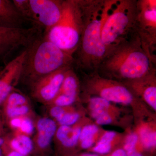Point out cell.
<instances>
[{"label": "cell", "mask_w": 156, "mask_h": 156, "mask_svg": "<svg viewBox=\"0 0 156 156\" xmlns=\"http://www.w3.org/2000/svg\"><path fill=\"white\" fill-rule=\"evenodd\" d=\"M20 128L26 134H30L34 131L32 122L28 119H21V124Z\"/></svg>", "instance_id": "cell-27"}, {"label": "cell", "mask_w": 156, "mask_h": 156, "mask_svg": "<svg viewBox=\"0 0 156 156\" xmlns=\"http://www.w3.org/2000/svg\"><path fill=\"white\" fill-rule=\"evenodd\" d=\"M76 97L65 94L58 93L56 98L53 99L56 106L64 107L69 106L75 101Z\"/></svg>", "instance_id": "cell-22"}, {"label": "cell", "mask_w": 156, "mask_h": 156, "mask_svg": "<svg viewBox=\"0 0 156 156\" xmlns=\"http://www.w3.org/2000/svg\"><path fill=\"white\" fill-rule=\"evenodd\" d=\"M108 0H90L79 47L74 54V68L83 73L97 72L107 54L101 35Z\"/></svg>", "instance_id": "cell-2"}, {"label": "cell", "mask_w": 156, "mask_h": 156, "mask_svg": "<svg viewBox=\"0 0 156 156\" xmlns=\"http://www.w3.org/2000/svg\"><path fill=\"white\" fill-rule=\"evenodd\" d=\"M27 22L16 9L13 1L0 0V27L24 28L23 25Z\"/></svg>", "instance_id": "cell-12"}, {"label": "cell", "mask_w": 156, "mask_h": 156, "mask_svg": "<svg viewBox=\"0 0 156 156\" xmlns=\"http://www.w3.org/2000/svg\"><path fill=\"white\" fill-rule=\"evenodd\" d=\"M2 68L3 67H2V66H0V71L1 70H2Z\"/></svg>", "instance_id": "cell-38"}, {"label": "cell", "mask_w": 156, "mask_h": 156, "mask_svg": "<svg viewBox=\"0 0 156 156\" xmlns=\"http://www.w3.org/2000/svg\"><path fill=\"white\" fill-rule=\"evenodd\" d=\"M111 143L99 141L93 149L95 152L101 154L108 153L111 149Z\"/></svg>", "instance_id": "cell-26"}, {"label": "cell", "mask_w": 156, "mask_h": 156, "mask_svg": "<svg viewBox=\"0 0 156 156\" xmlns=\"http://www.w3.org/2000/svg\"><path fill=\"white\" fill-rule=\"evenodd\" d=\"M81 156H98L97 155L94 154H85L82 155Z\"/></svg>", "instance_id": "cell-36"}, {"label": "cell", "mask_w": 156, "mask_h": 156, "mask_svg": "<svg viewBox=\"0 0 156 156\" xmlns=\"http://www.w3.org/2000/svg\"><path fill=\"white\" fill-rule=\"evenodd\" d=\"M110 105L109 101L99 96L92 97L89 100V107L91 112L101 110H107Z\"/></svg>", "instance_id": "cell-19"}, {"label": "cell", "mask_w": 156, "mask_h": 156, "mask_svg": "<svg viewBox=\"0 0 156 156\" xmlns=\"http://www.w3.org/2000/svg\"><path fill=\"white\" fill-rule=\"evenodd\" d=\"M29 111V108L27 105H21V106L8 107L7 108V114L9 117L11 118H18L21 116L24 115Z\"/></svg>", "instance_id": "cell-21"}, {"label": "cell", "mask_w": 156, "mask_h": 156, "mask_svg": "<svg viewBox=\"0 0 156 156\" xmlns=\"http://www.w3.org/2000/svg\"><path fill=\"white\" fill-rule=\"evenodd\" d=\"M25 50L20 79L32 86L46 76L73 64L72 55L45 38L43 34Z\"/></svg>", "instance_id": "cell-3"}, {"label": "cell", "mask_w": 156, "mask_h": 156, "mask_svg": "<svg viewBox=\"0 0 156 156\" xmlns=\"http://www.w3.org/2000/svg\"><path fill=\"white\" fill-rule=\"evenodd\" d=\"M42 34V30L36 26L22 28L0 27V62L5 65L12 53L21 47L27 48Z\"/></svg>", "instance_id": "cell-6"}, {"label": "cell", "mask_w": 156, "mask_h": 156, "mask_svg": "<svg viewBox=\"0 0 156 156\" xmlns=\"http://www.w3.org/2000/svg\"><path fill=\"white\" fill-rule=\"evenodd\" d=\"M127 156H143L141 154L137 152L135 150L127 152Z\"/></svg>", "instance_id": "cell-34"}, {"label": "cell", "mask_w": 156, "mask_h": 156, "mask_svg": "<svg viewBox=\"0 0 156 156\" xmlns=\"http://www.w3.org/2000/svg\"><path fill=\"white\" fill-rule=\"evenodd\" d=\"M90 0H63L60 19L43 33L45 38L73 56L83 33Z\"/></svg>", "instance_id": "cell-4"}, {"label": "cell", "mask_w": 156, "mask_h": 156, "mask_svg": "<svg viewBox=\"0 0 156 156\" xmlns=\"http://www.w3.org/2000/svg\"><path fill=\"white\" fill-rule=\"evenodd\" d=\"M72 66L60 69L37 82L32 86L34 95L44 101H53L59 93L66 71Z\"/></svg>", "instance_id": "cell-11"}, {"label": "cell", "mask_w": 156, "mask_h": 156, "mask_svg": "<svg viewBox=\"0 0 156 156\" xmlns=\"http://www.w3.org/2000/svg\"><path fill=\"white\" fill-rule=\"evenodd\" d=\"M26 53L25 50L22 51L0 71V105L6 100L20 79Z\"/></svg>", "instance_id": "cell-10"}, {"label": "cell", "mask_w": 156, "mask_h": 156, "mask_svg": "<svg viewBox=\"0 0 156 156\" xmlns=\"http://www.w3.org/2000/svg\"><path fill=\"white\" fill-rule=\"evenodd\" d=\"M94 137L86 138L81 141V146L84 149L91 147L94 143Z\"/></svg>", "instance_id": "cell-31"}, {"label": "cell", "mask_w": 156, "mask_h": 156, "mask_svg": "<svg viewBox=\"0 0 156 156\" xmlns=\"http://www.w3.org/2000/svg\"><path fill=\"white\" fill-rule=\"evenodd\" d=\"M65 113L64 109L61 107L56 106L53 107L50 110V114L56 120L60 118Z\"/></svg>", "instance_id": "cell-29"}, {"label": "cell", "mask_w": 156, "mask_h": 156, "mask_svg": "<svg viewBox=\"0 0 156 156\" xmlns=\"http://www.w3.org/2000/svg\"><path fill=\"white\" fill-rule=\"evenodd\" d=\"M11 145L15 151L23 156L29 154L33 148L31 140L28 136L24 135H19L15 137L11 141Z\"/></svg>", "instance_id": "cell-16"}, {"label": "cell", "mask_w": 156, "mask_h": 156, "mask_svg": "<svg viewBox=\"0 0 156 156\" xmlns=\"http://www.w3.org/2000/svg\"><path fill=\"white\" fill-rule=\"evenodd\" d=\"M37 128L38 144L42 148L47 147L56 132V123L51 119L42 118L38 122Z\"/></svg>", "instance_id": "cell-13"}, {"label": "cell", "mask_w": 156, "mask_h": 156, "mask_svg": "<svg viewBox=\"0 0 156 156\" xmlns=\"http://www.w3.org/2000/svg\"><path fill=\"white\" fill-rule=\"evenodd\" d=\"M16 9L27 22L34 24L33 14L29 0H12Z\"/></svg>", "instance_id": "cell-17"}, {"label": "cell", "mask_w": 156, "mask_h": 156, "mask_svg": "<svg viewBox=\"0 0 156 156\" xmlns=\"http://www.w3.org/2000/svg\"><path fill=\"white\" fill-rule=\"evenodd\" d=\"M21 119L18 118H14L11 121V125L15 128L20 127L21 124Z\"/></svg>", "instance_id": "cell-32"}, {"label": "cell", "mask_w": 156, "mask_h": 156, "mask_svg": "<svg viewBox=\"0 0 156 156\" xmlns=\"http://www.w3.org/2000/svg\"><path fill=\"white\" fill-rule=\"evenodd\" d=\"M116 134L114 131H107L105 133L100 140V141L104 142H108L111 143L113 140L115 138Z\"/></svg>", "instance_id": "cell-30"}, {"label": "cell", "mask_w": 156, "mask_h": 156, "mask_svg": "<svg viewBox=\"0 0 156 156\" xmlns=\"http://www.w3.org/2000/svg\"><path fill=\"white\" fill-rule=\"evenodd\" d=\"M138 136L135 134H129L127 136L124 149L127 152L135 150V146L138 140Z\"/></svg>", "instance_id": "cell-25"}, {"label": "cell", "mask_w": 156, "mask_h": 156, "mask_svg": "<svg viewBox=\"0 0 156 156\" xmlns=\"http://www.w3.org/2000/svg\"><path fill=\"white\" fill-rule=\"evenodd\" d=\"M96 123L99 125H106L110 124L112 119L111 116L108 112L105 113L95 119Z\"/></svg>", "instance_id": "cell-28"}, {"label": "cell", "mask_w": 156, "mask_h": 156, "mask_svg": "<svg viewBox=\"0 0 156 156\" xmlns=\"http://www.w3.org/2000/svg\"><path fill=\"white\" fill-rule=\"evenodd\" d=\"M82 129L72 128L68 126H61L56 131L57 139L66 147L74 146L80 139Z\"/></svg>", "instance_id": "cell-14"}, {"label": "cell", "mask_w": 156, "mask_h": 156, "mask_svg": "<svg viewBox=\"0 0 156 156\" xmlns=\"http://www.w3.org/2000/svg\"><path fill=\"white\" fill-rule=\"evenodd\" d=\"M87 81L89 91L96 93L99 97L110 102L128 105L132 103L134 97L132 92L123 84L117 81L105 79L97 72L90 73Z\"/></svg>", "instance_id": "cell-8"}, {"label": "cell", "mask_w": 156, "mask_h": 156, "mask_svg": "<svg viewBox=\"0 0 156 156\" xmlns=\"http://www.w3.org/2000/svg\"><path fill=\"white\" fill-rule=\"evenodd\" d=\"M140 136L144 144L147 147H153L156 145V132L144 128L140 131Z\"/></svg>", "instance_id": "cell-20"}, {"label": "cell", "mask_w": 156, "mask_h": 156, "mask_svg": "<svg viewBox=\"0 0 156 156\" xmlns=\"http://www.w3.org/2000/svg\"><path fill=\"white\" fill-rule=\"evenodd\" d=\"M136 0H108L101 30L107 54L136 32Z\"/></svg>", "instance_id": "cell-5"}, {"label": "cell", "mask_w": 156, "mask_h": 156, "mask_svg": "<svg viewBox=\"0 0 156 156\" xmlns=\"http://www.w3.org/2000/svg\"><path fill=\"white\" fill-rule=\"evenodd\" d=\"M155 66L156 56L136 31L107 54L97 73L101 76L131 80L156 70Z\"/></svg>", "instance_id": "cell-1"}, {"label": "cell", "mask_w": 156, "mask_h": 156, "mask_svg": "<svg viewBox=\"0 0 156 156\" xmlns=\"http://www.w3.org/2000/svg\"><path fill=\"white\" fill-rule=\"evenodd\" d=\"M112 156H127V153L123 149H118L114 152Z\"/></svg>", "instance_id": "cell-33"}, {"label": "cell", "mask_w": 156, "mask_h": 156, "mask_svg": "<svg viewBox=\"0 0 156 156\" xmlns=\"http://www.w3.org/2000/svg\"><path fill=\"white\" fill-rule=\"evenodd\" d=\"M3 142H4V140L0 138V146H1L2 144H3ZM0 156H1V151L0 150Z\"/></svg>", "instance_id": "cell-37"}, {"label": "cell", "mask_w": 156, "mask_h": 156, "mask_svg": "<svg viewBox=\"0 0 156 156\" xmlns=\"http://www.w3.org/2000/svg\"><path fill=\"white\" fill-rule=\"evenodd\" d=\"M98 131V127L95 125H88L85 126L81 130L80 140L82 141L86 138L94 137Z\"/></svg>", "instance_id": "cell-24"}, {"label": "cell", "mask_w": 156, "mask_h": 156, "mask_svg": "<svg viewBox=\"0 0 156 156\" xmlns=\"http://www.w3.org/2000/svg\"><path fill=\"white\" fill-rule=\"evenodd\" d=\"M135 29L143 41L154 55L156 44V1L139 0L136 3Z\"/></svg>", "instance_id": "cell-7"}, {"label": "cell", "mask_w": 156, "mask_h": 156, "mask_svg": "<svg viewBox=\"0 0 156 156\" xmlns=\"http://www.w3.org/2000/svg\"><path fill=\"white\" fill-rule=\"evenodd\" d=\"M6 100L8 107L21 106L26 105L27 102V99L25 96L19 92H11Z\"/></svg>", "instance_id": "cell-18"}, {"label": "cell", "mask_w": 156, "mask_h": 156, "mask_svg": "<svg viewBox=\"0 0 156 156\" xmlns=\"http://www.w3.org/2000/svg\"><path fill=\"white\" fill-rule=\"evenodd\" d=\"M79 90V83L74 68L71 66L66 73L59 93L69 96L77 97Z\"/></svg>", "instance_id": "cell-15"}, {"label": "cell", "mask_w": 156, "mask_h": 156, "mask_svg": "<svg viewBox=\"0 0 156 156\" xmlns=\"http://www.w3.org/2000/svg\"><path fill=\"white\" fill-rule=\"evenodd\" d=\"M8 156H24L22 155L21 154H19V153L17 152L14 151L12 152L11 153L9 154Z\"/></svg>", "instance_id": "cell-35"}, {"label": "cell", "mask_w": 156, "mask_h": 156, "mask_svg": "<svg viewBox=\"0 0 156 156\" xmlns=\"http://www.w3.org/2000/svg\"><path fill=\"white\" fill-rule=\"evenodd\" d=\"M80 118L77 113H65L62 116L57 119L61 126H70L76 122Z\"/></svg>", "instance_id": "cell-23"}, {"label": "cell", "mask_w": 156, "mask_h": 156, "mask_svg": "<svg viewBox=\"0 0 156 156\" xmlns=\"http://www.w3.org/2000/svg\"><path fill=\"white\" fill-rule=\"evenodd\" d=\"M33 14L34 26L47 31L61 17L63 0H29Z\"/></svg>", "instance_id": "cell-9"}]
</instances>
